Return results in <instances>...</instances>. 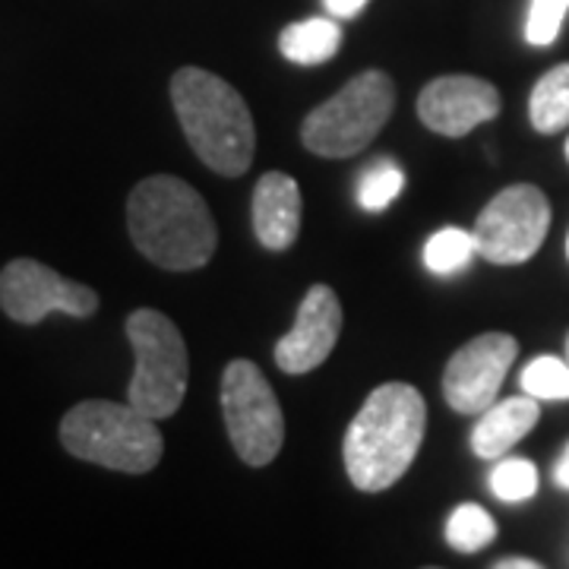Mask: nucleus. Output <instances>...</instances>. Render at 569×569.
Masks as SVG:
<instances>
[{
    "label": "nucleus",
    "instance_id": "f257e3e1",
    "mask_svg": "<svg viewBox=\"0 0 569 569\" xmlns=\"http://www.w3.org/2000/svg\"><path fill=\"white\" fill-rule=\"evenodd\" d=\"M127 231L142 257L168 272L203 269L219 247V228L206 200L174 174L142 178L130 190Z\"/></svg>",
    "mask_w": 569,
    "mask_h": 569
},
{
    "label": "nucleus",
    "instance_id": "f03ea898",
    "mask_svg": "<svg viewBox=\"0 0 569 569\" xmlns=\"http://www.w3.org/2000/svg\"><path fill=\"white\" fill-rule=\"evenodd\" d=\"M425 430L427 402L418 389L408 383L377 387L348 425L342 443L348 481L365 493L389 490L415 466Z\"/></svg>",
    "mask_w": 569,
    "mask_h": 569
},
{
    "label": "nucleus",
    "instance_id": "7ed1b4c3",
    "mask_svg": "<svg viewBox=\"0 0 569 569\" xmlns=\"http://www.w3.org/2000/svg\"><path fill=\"white\" fill-rule=\"evenodd\" d=\"M171 104L197 159L222 178H241L257 149V127L244 96L209 70L181 67L171 77Z\"/></svg>",
    "mask_w": 569,
    "mask_h": 569
},
{
    "label": "nucleus",
    "instance_id": "20e7f679",
    "mask_svg": "<svg viewBox=\"0 0 569 569\" xmlns=\"http://www.w3.org/2000/svg\"><path fill=\"white\" fill-rule=\"evenodd\" d=\"M159 421L140 408L118 406L108 399H86L61 418V447L108 471L146 475L162 462L164 440Z\"/></svg>",
    "mask_w": 569,
    "mask_h": 569
},
{
    "label": "nucleus",
    "instance_id": "39448f33",
    "mask_svg": "<svg viewBox=\"0 0 569 569\" xmlns=\"http://www.w3.org/2000/svg\"><path fill=\"white\" fill-rule=\"evenodd\" d=\"M396 108V86L383 70H365L301 123V142L320 159H351L387 127Z\"/></svg>",
    "mask_w": 569,
    "mask_h": 569
},
{
    "label": "nucleus",
    "instance_id": "423d86ee",
    "mask_svg": "<svg viewBox=\"0 0 569 569\" xmlns=\"http://www.w3.org/2000/svg\"><path fill=\"white\" fill-rule=\"evenodd\" d=\"M123 329L137 355L133 377L127 383V402L156 421L178 415L190 380V355L181 329L152 307L133 310Z\"/></svg>",
    "mask_w": 569,
    "mask_h": 569
},
{
    "label": "nucleus",
    "instance_id": "0eeeda50",
    "mask_svg": "<svg viewBox=\"0 0 569 569\" xmlns=\"http://www.w3.org/2000/svg\"><path fill=\"white\" fill-rule=\"evenodd\" d=\"M222 418L234 452L250 468L269 466L284 443V415L263 370L238 358L222 373Z\"/></svg>",
    "mask_w": 569,
    "mask_h": 569
},
{
    "label": "nucleus",
    "instance_id": "6e6552de",
    "mask_svg": "<svg viewBox=\"0 0 569 569\" xmlns=\"http://www.w3.org/2000/svg\"><path fill=\"white\" fill-rule=\"evenodd\" d=\"M550 228L548 197L535 183H512L490 200L471 228L478 257L493 266H519L531 260Z\"/></svg>",
    "mask_w": 569,
    "mask_h": 569
},
{
    "label": "nucleus",
    "instance_id": "1a4fd4ad",
    "mask_svg": "<svg viewBox=\"0 0 569 569\" xmlns=\"http://www.w3.org/2000/svg\"><path fill=\"white\" fill-rule=\"evenodd\" d=\"M99 295L89 284L73 282L51 266L17 257L0 269V310L20 326H39L48 313L86 320L99 310Z\"/></svg>",
    "mask_w": 569,
    "mask_h": 569
},
{
    "label": "nucleus",
    "instance_id": "9d476101",
    "mask_svg": "<svg viewBox=\"0 0 569 569\" xmlns=\"http://www.w3.org/2000/svg\"><path fill=\"white\" fill-rule=\"evenodd\" d=\"M519 342L507 332H485L449 358L443 370V399L459 415H481L497 402Z\"/></svg>",
    "mask_w": 569,
    "mask_h": 569
},
{
    "label": "nucleus",
    "instance_id": "9b49d317",
    "mask_svg": "<svg viewBox=\"0 0 569 569\" xmlns=\"http://www.w3.org/2000/svg\"><path fill=\"white\" fill-rule=\"evenodd\" d=\"M503 108L497 86L481 77L452 73L427 82L418 96V118L440 137H468L475 127L493 121Z\"/></svg>",
    "mask_w": 569,
    "mask_h": 569
},
{
    "label": "nucleus",
    "instance_id": "f8f14e48",
    "mask_svg": "<svg viewBox=\"0 0 569 569\" xmlns=\"http://www.w3.org/2000/svg\"><path fill=\"white\" fill-rule=\"evenodd\" d=\"M342 332V305L329 284H313L298 307L295 326L276 342V365L288 377H301L323 365Z\"/></svg>",
    "mask_w": 569,
    "mask_h": 569
},
{
    "label": "nucleus",
    "instance_id": "ddd939ff",
    "mask_svg": "<svg viewBox=\"0 0 569 569\" xmlns=\"http://www.w3.org/2000/svg\"><path fill=\"white\" fill-rule=\"evenodd\" d=\"M301 187L284 171H266L253 190V234L257 241L272 250L284 253L301 234Z\"/></svg>",
    "mask_w": 569,
    "mask_h": 569
},
{
    "label": "nucleus",
    "instance_id": "4468645a",
    "mask_svg": "<svg viewBox=\"0 0 569 569\" xmlns=\"http://www.w3.org/2000/svg\"><path fill=\"white\" fill-rule=\"evenodd\" d=\"M538 418H541V406L531 396H512L503 402H493L478 415V425L471 430V452L481 459L507 456L529 430H535Z\"/></svg>",
    "mask_w": 569,
    "mask_h": 569
},
{
    "label": "nucleus",
    "instance_id": "2eb2a0df",
    "mask_svg": "<svg viewBox=\"0 0 569 569\" xmlns=\"http://www.w3.org/2000/svg\"><path fill=\"white\" fill-rule=\"evenodd\" d=\"M342 44V26L336 17H313V20L291 22L279 36V51L284 61L301 67H320L332 61Z\"/></svg>",
    "mask_w": 569,
    "mask_h": 569
},
{
    "label": "nucleus",
    "instance_id": "dca6fc26",
    "mask_svg": "<svg viewBox=\"0 0 569 569\" xmlns=\"http://www.w3.org/2000/svg\"><path fill=\"white\" fill-rule=\"evenodd\" d=\"M529 118L538 133H560L569 127V63H557L535 82Z\"/></svg>",
    "mask_w": 569,
    "mask_h": 569
},
{
    "label": "nucleus",
    "instance_id": "f3484780",
    "mask_svg": "<svg viewBox=\"0 0 569 569\" xmlns=\"http://www.w3.org/2000/svg\"><path fill=\"white\" fill-rule=\"evenodd\" d=\"M493 538H497V522L488 509L478 503H462L452 509L447 522L449 548L459 553H478V550L490 548Z\"/></svg>",
    "mask_w": 569,
    "mask_h": 569
},
{
    "label": "nucleus",
    "instance_id": "a211bd4d",
    "mask_svg": "<svg viewBox=\"0 0 569 569\" xmlns=\"http://www.w3.org/2000/svg\"><path fill=\"white\" fill-rule=\"evenodd\" d=\"M471 257H478L475 234L466 228H443L425 244V266L433 276H456L462 272Z\"/></svg>",
    "mask_w": 569,
    "mask_h": 569
},
{
    "label": "nucleus",
    "instance_id": "6ab92c4d",
    "mask_svg": "<svg viewBox=\"0 0 569 569\" xmlns=\"http://www.w3.org/2000/svg\"><path fill=\"white\" fill-rule=\"evenodd\" d=\"M519 383H522V392L538 402H563L569 399V361L541 355L522 370Z\"/></svg>",
    "mask_w": 569,
    "mask_h": 569
},
{
    "label": "nucleus",
    "instance_id": "aec40b11",
    "mask_svg": "<svg viewBox=\"0 0 569 569\" xmlns=\"http://www.w3.org/2000/svg\"><path fill=\"white\" fill-rule=\"evenodd\" d=\"M406 190V174L402 168L389 159H377V162L365 168L361 183H358V203L367 212H383L399 193Z\"/></svg>",
    "mask_w": 569,
    "mask_h": 569
},
{
    "label": "nucleus",
    "instance_id": "412c9836",
    "mask_svg": "<svg viewBox=\"0 0 569 569\" xmlns=\"http://www.w3.org/2000/svg\"><path fill=\"white\" fill-rule=\"evenodd\" d=\"M490 493L503 503H526L538 493V468L529 459H503L490 471Z\"/></svg>",
    "mask_w": 569,
    "mask_h": 569
},
{
    "label": "nucleus",
    "instance_id": "4be33fe9",
    "mask_svg": "<svg viewBox=\"0 0 569 569\" xmlns=\"http://www.w3.org/2000/svg\"><path fill=\"white\" fill-rule=\"evenodd\" d=\"M569 13V0H531L529 22H526V41L535 48H548L557 41L563 20Z\"/></svg>",
    "mask_w": 569,
    "mask_h": 569
},
{
    "label": "nucleus",
    "instance_id": "5701e85b",
    "mask_svg": "<svg viewBox=\"0 0 569 569\" xmlns=\"http://www.w3.org/2000/svg\"><path fill=\"white\" fill-rule=\"evenodd\" d=\"M370 0H323L326 13L336 20H355L358 13H365V7Z\"/></svg>",
    "mask_w": 569,
    "mask_h": 569
},
{
    "label": "nucleus",
    "instance_id": "b1692460",
    "mask_svg": "<svg viewBox=\"0 0 569 569\" xmlns=\"http://www.w3.org/2000/svg\"><path fill=\"white\" fill-rule=\"evenodd\" d=\"M493 569H541L538 560H531V557H503V560H497Z\"/></svg>",
    "mask_w": 569,
    "mask_h": 569
},
{
    "label": "nucleus",
    "instance_id": "393cba45",
    "mask_svg": "<svg viewBox=\"0 0 569 569\" xmlns=\"http://www.w3.org/2000/svg\"><path fill=\"white\" fill-rule=\"evenodd\" d=\"M553 478H557V485L563 490H569V443L563 449V456H560V462L553 468Z\"/></svg>",
    "mask_w": 569,
    "mask_h": 569
},
{
    "label": "nucleus",
    "instance_id": "a878e982",
    "mask_svg": "<svg viewBox=\"0 0 569 569\" xmlns=\"http://www.w3.org/2000/svg\"><path fill=\"white\" fill-rule=\"evenodd\" d=\"M563 152H567V162H569V137H567V146H563Z\"/></svg>",
    "mask_w": 569,
    "mask_h": 569
},
{
    "label": "nucleus",
    "instance_id": "bb28decb",
    "mask_svg": "<svg viewBox=\"0 0 569 569\" xmlns=\"http://www.w3.org/2000/svg\"><path fill=\"white\" fill-rule=\"evenodd\" d=\"M567 361H569V339H567Z\"/></svg>",
    "mask_w": 569,
    "mask_h": 569
},
{
    "label": "nucleus",
    "instance_id": "cd10ccee",
    "mask_svg": "<svg viewBox=\"0 0 569 569\" xmlns=\"http://www.w3.org/2000/svg\"><path fill=\"white\" fill-rule=\"evenodd\" d=\"M567 257H569V238H567Z\"/></svg>",
    "mask_w": 569,
    "mask_h": 569
}]
</instances>
